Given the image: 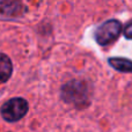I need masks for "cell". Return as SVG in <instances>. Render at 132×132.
Listing matches in <instances>:
<instances>
[{
    "mask_svg": "<svg viewBox=\"0 0 132 132\" xmlns=\"http://www.w3.org/2000/svg\"><path fill=\"white\" fill-rule=\"evenodd\" d=\"M88 86L81 80H72L64 85L62 88V97L65 102L71 103L75 107L86 105L88 101Z\"/></svg>",
    "mask_w": 132,
    "mask_h": 132,
    "instance_id": "1",
    "label": "cell"
},
{
    "mask_svg": "<svg viewBox=\"0 0 132 132\" xmlns=\"http://www.w3.org/2000/svg\"><path fill=\"white\" fill-rule=\"evenodd\" d=\"M122 32V23L117 20H109L96 29L95 39L100 45H108L118 38Z\"/></svg>",
    "mask_w": 132,
    "mask_h": 132,
    "instance_id": "2",
    "label": "cell"
},
{
    "mask_svg": "<svg viewBox=\"0 0 132 132\" xmlns=\"http://www.w3.org/2000/svg\"><path fill=\"white\" fill-rule=\"evenodd\" d=\"M28 111V103L24 98L15 97L7 101L1 107V116L7 122L20 121Z\"/></svg>",
    "mask_w": 132,
    "mask_h": 132,
    "instance_id": "3",
    "label": "cell"
},
{
    "mask_svg": "<svg viewBox=\"0 0 132 132\" xmlns=\"http://www.w3.org/2000/svg\"><path fill=\"white\" fill-rule=\"evenodd\" d=\"M22 11L23 5L21 0H0V15L18 16Z\"/></svg>",
    "mask_w": 132,
    "mask_h": 132,
    "instance_id": "4",
    "label": "cell"
},
{
    "mask_svg": "<svg viewBox=\"0 0 132 132\" xmlns=\"http://www.w3.org/2000/svg\"><path fill=\"white\" fill-rule=\"evenodd\" d=\"M12 71H13V66L11 59L6 55L0 53V84H4L9 79Z\"/></svg>",
    "mask_w": 132,
    "mask_h": 132,
    "instance_id": "5",
    "label": "cell"
},
{
    "mask_svg": "<svg viewBox=\"0 0 132 132\" xmlns=\"http://www.w3.org/2000/svg\"><path fill=\"white\" fill-rule=\"evenodd\" d=\"M109 64L115 70L119 71V72H126V73L132 72V62L129 59H124V58H110Z\"/></svg>",
    "mask_w": 132,
    "mask_h": 132,
    "instance_id": "6",
    "label": "cell"
},
{
    "mask_svg": "<svg viewBox=\"0 0 132 132\" xmlns=\"http://www.w3.org/2000/svg\"><path fill=\"white\" fill-rule=\"evenodd\" d=\"M124 36L129 39H132V22H130L124 28Z\"/></svg>",
    "mask_w": 132,
    "mask_h": 132,
    "instance_id": "7",
    "label": "cell"
}]
</instances>
